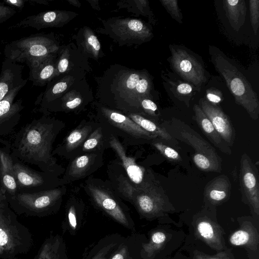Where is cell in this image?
Here are the masks:
<instances>
[{"instance_id":"6da1fadb","label":"cell","mask_w":259,"mask_h":259,"mask_svg":"<svg viewBox=\"0 0 259 259\" xmlns=\"http://www.w3.org/2000/svg\"><path fill=\"white\" fill-rule=\"evenodd\" d=\"M64 127V123L57 119L45 116L34 119L14 135L10 141L11 154L24 163L60 177L65 168L52 155L53 146Z\"/></svg>"},{"instance_id":"7a4b0ae2","label":"cell","mask_w":259,"mask_h":259,"mask_svg":"<svg viewBox=\"0 0 259 259\" xmlns=\"http://www.w3.org/2000/svg\"><path fill=\"white\" fill-rule=\"evenodd\" d=\"M33 239L29 230L19 222L10 207L5 192L0 189V258L16 259L28 253Z\"/></svg>"},{"instance_id":"3957f363","label":"cell","mask_w":259,"mask_h":259,"mask_svg":"<svg viewBox=\"0 0 259 259\" xmlns=\"http://www.w3.org/2000/svg\"><path fill=\"white\" fill-rule=\"evenodd\" d=\"M211 62L224 78L235 102L242 106L253 120L259 116V101L256 93L244 75L218 48L209 46Z\"/></svg>"},{"instance_id":"277c9868","label":"cell","mask_w":259,"mask_h":259,"mask_svg":"<svg viewBox=\"0 0 259 259\" xmlns=\"http://www.w3.org/2000/svg\"><path fill=\"white\" fill-rule=\"evenodd\" d=\"M67 191L66 185H63L38 192H17L14 196L6 198L16 214L42 217L59 208Z\"/></svg>"},{"instance_id":"5b68a950","label":"cell","mask_w":259,"mask_h":259,"mask_svg":"<svg viewBox=\"0 0 259 259\" xmlns=\"http://www.w3.org/2000/svg\"><path fill=\"white\" fill-rule=\"evenodd\" d=\"M120 198L133 204L139 213L148 219L161 218L175 210L159 181L144 189L130 186Z\"/></svg>"},{"instance_id":"8992f818","label":"cell","mask_w":259,"mask_h":259,"mask_svg":"<svg viewBox=\"0 0 259 259\" xmlns=\"http://www.w3.org/2000/svg\"><path fill=\"white\" fill-rule=\"evenodd\" d=\"M86 194L100 209L118 223L128 228L130 221L126 207L109 182L89 177L82 184Z\"/></svg>"},{"instance_id":"52a82bcc","label":"cell","mask_w":259,"mask_h":259,"mask_svg":"<svg viewBox=\"0 0 259 259\" xmlns=\"http://www.w3.org/2000/svg\"><path fill=\"white\" fill-rule=\"evenodd\" d=\"M97 122L106 127L113 136L120 138L125 148L150 144L153 140L158 138L143 129L127 116L115 111L102 109Z\"/></svg>"},{"instance_id":"ba28073f","label":"cell","mask_w":259,"mask_h":259,"mask_svg":"<svg viewBox=\"0 0 259 259\" xmlns=\"http://www.w3.org/2000/svg\"><path fill=\"white\" fill-rule=\"evenodd\" d=\"M18 192H34L63 186L61 178L53 174L37 171L11 154Z\"/></svg>"},{"instance_id":"9c48e42d","label":"cell","mask_w":259,"mask_h":259,"mask_svg":"<svg viewBox=\"0 0 259 259\" xmlns=\"http://www.w3.org/2000/svg\"><path fill=\"white\" fill-rule=\"evenodd\" d=\"M48 39L39 34L13 40L5 47V58L16 63H26L28 65L48 56L50 48Z\"/></svg>"},{"instance_id":"30bf717a","label":"cell","mask_w":259,"mask_h":259,"mask_svg":"<svg viewBox=\"0 0 259 259\" xmlns=\"http://www.w3.org/2000/svg\"><path fill=\"white\" fill-rule=\"evenodd\" d=\"M159 124L173 138L191 146L195 152L193 156H205L222 164L215 149L184 122L172 118Z\"/></svg>"},{"instance_id":"8fae6325","label":"cell","mask_w":259,"mask_h":259,"mask_svg":"<svg viewBox=\"0 0 259 259\" xmlns=\"http://www.w3.org/2000/svg\"><path fill=\"white\" fill-rule=\"evenodd\" d=\"M169 47L171 52L169 62L175 71L199 92L206 81L202 64L186 49L171 45Z\"/></svg>"},{"instance_id":"7c38bea8","label":"cell","mask_w":259,"mask_h":259,"mask_svg":"<svg viewBox=\"0 0 259 259\" xmlns=\"http://www.w3.org/2000/svg\"><path fill=\"white\" fill-rule=\"evenodd\" d=\"M239 175L242 201L247 204L253 216L259 215V180L258 169L248 154L240 159Z\"/></svg>"},{"instance_id":"4fadbf2b","label":"cell","mask_w":259,"mask_h":259,"mask_svg":"<svg viewBox=\"0 0 259 259\" xmlns=\"http://www.w3.org/2000/svg\"><path fill=\"white\" fill-rule=\"evenodd\" d=\"M109 144L137 190L147 188L158 181L150 169L138 165L134 158L126 155L125 148L119 139L112 135Z\"/></svg>"},{"instance_id":"5bb4252c","label":"cell","mask_w":259,"mask_h":259,"mask_svg":"<svg viewBox=\"0 0 259 259\" xmlns=\"http://www.w3.org/2000/svg\"><path fill=\"white\" fill-rule=\"evenodd\" d=\"M103 154L86 153L69 160L61 178L63 185L90 177L104 165Z\"/></svg>"},{"instance_id":"9a60e30c","label":"cell","mask_w":259,"mask_h":259,"mask_svg":"<svg viewBox=\"0 0 259 259\" xmlns=\"http://www.w3.org/2000/svg\"><path fill=\"white\" fill-rule=\"evenodd\" d=\"M28 79L11 90L0 101V136L9 135L18 124L24 109L22 100L14 102L19 92L25 85Z\"/></svg>"},{"instance_id":"2e32d148","label":"cell","mask_w":259,"mask_h":259,"mask_svg":"<svg viewBox=\"0 0 259 259\" xmlns=\"http://www.w3.org/2000/svg\"><path fill=\"white\" fill-rule=\"evenodd\" d=\"M97 124V122L82 121L56 146L52 155H57L68 160L78 156L81 146Z\"/></svg>"},{"instance_id":"e0dca14e","label":"cell","mask_w":259,"mask_h":259,"mask_svg":"<svg viewBox=\"0 0 259 259\" xmlns=\"http://www.w3.org/2000/svg\"><path fill=\"white\" fill-rule=\"evenodd\" d=\"M194 225L195 236L209 247L218 252L227 248L223 228L202 211L197 215Z\"/></svg>"},{"instance_id":"ac0fdd59","label":"cell","mask_w":259,"mask_h":259,"mask_svg":"<svg viewBox=\"0 0 259 259\" xmlns=\"http://www.w3.org/2000/svg\"><path fill=\"white\" fill-rule=\"evenodd\" d=\"M199 106L222 139L231 148L235 140V131L228 116L218 105L204 98L200 99Z\"/></svg>"},{"instance_id":"d6986e66","label":"cell","mask_w":259,"mask_h":259,"mask_svg":"<svg viewBox=\"0 0 259 259\" xmlns=\"http://www.w3.org/2000/svg\"><path fill=\"white\" fill-rule=\"evenodd\" d=\"M4 147L0 148V189H3L7 198L14 196L18 192L15 177L11 145L5 140Z\"/></svg>"},{"instance_id":"ffe728a7","label":"cell","mask_w":259,"mask_h":259,"mask_svg":"<svg viewBox=\"0 0 259 259\" xmlns=\"http://www.w3.org/2000/svg\"><path fill=\"white\" fill-rule=\"evenodd\" d=\"M229 241L232 246L244 247L249 259L251 255H258L259 234L251 222H243L240 227L230 235Z\"/></svg>"},{"instance_id":"44dd1931","label":"cell","mask_w":259,"mask_h":259,"mask_svg":"<svg viewBox=\"0 0 259 259\" xmlns=\"http://www.w3.org/2000/svg\"><path fill=\"white\" fill-rule=\"evenodd\" d=\"M231 183L225 175L219 176L205 186L204 201L214 206L228 201L231 195Z\"/></svg>"},{"instance_id":"7402d4cb","label":"cell","mask_w":259,"mask_h":259,"mask_svg":"<svg viewBox=\"0 0 259 259\" xmlns=\"http://www.w3.org/2000/svg\"><path fill=\"white\" fill-rule=\"evenodd\" d=\"M24 65L5 58L0 73V101L13 89L21 84Z\"/></svg>"},{"instance_id":"603a6c76","label":"cell","mask_w":259,"mask_h":259,"mask_svg":"<svg viewBox=\"0 0 259 259\" xmlns=\"http://www.w3.org/2000/svg\"><path fill=\"white\" fill-rule=\"evenodd\" d=\"M193 109L194 113L193 118L207 139L222 152L231 155L232 154L231 148L217 133L211 122L199 105L195 104Z\"/></svg>"},{"instance_id":"cb8c5ba5","label":"cell","mask_w":259,"mask_h":259,"mask_svg":"<svg viewBox=\"0 0 259 259\" xmlns=\"http://www.w3.org/2000/svg\"><path fill=\"white\" fill-rule=\"evenodd\" d=\"M97 123L96 128L81 146L79 155L89 152L104 153L110 148L109 141L112 134L103 125Z\"/></svg>"},{"instance_id":"d4e9b609","label":"cell","mask_w":259,"mask_h":259,"mask_svg":"<svg viewBox=\"0 0 259 259\" xmlns=\"http://www.w3.org/2000/svg\"><path fill=\"white\" fill-rule=\"evenodd\" d=\"M34 259H67L63 239L59 235H51L43 242Z\"/></svg>"},{"instance_id":"484cf974","label":"cell","mask_w":259,"mask_h":259,"mask_svg":"<svg viewBox=\"0 0 259 259\" xmlns=\"http://www.w3.org/2000/svg\"><path fill=\"white\" fill-rule=\"evenodd\" d=\"M127 115L146 131L157 137L171 147L178 148V141L173 138L159 123L136 114L128 113Z\"/></svg>"},{"instance_id":"4316f807","label":"cell","mask_w":259,"mask_h":259,"mask_svg":"<svg viewBox=\"0 0 259 259\" xmlns=\"http://www.w3.org/2000/svg\"><path fill=\"white\" fill-rule=\"evenodd\" d=\"M223 8L230 25L238 32L245 22L246 13L245 1H224Z\"/></svg>"},{"instance_id":"83f0119b","label":"cell","mask_w":259,"mask_h":259,"mask_svg":"<svg viewBox=\"0 0 259 259\" xmlns=\"http://www.w3.org/2000/svg\"><path fill=\"white\" fill-rule=\"evenodd\" d=\"M48 56L28 65L30 71L28 80L33 85H42L53 74L54 67L48 62Z\"/></svg>"},{"instance_id":"f1b7e54d","label":"cell","mask_w":259,"mask_h":259,"mask_svg":"<svg viewBox=\"0 0 259 259\" xmlns=\"http://www.w3.org/2000/svg\"><path fill=\"white\" fill-rule=\"evenodd\" d=\"M168 236L164 232L156 231L152 233L149 241L142 244L141 255L144 259H153L166 243Z\"/></svg>"},{"instance_id":"f546056e","label":"cell","mask_w":259,"mask_h":259,"mask_svg":"<svg viewBox=\"0 0 259 259\" xmlns=\"http://www.w3.org/2000/svg\"><path fill=\"white\" fill-rule=\"evenodd\" d=\"M151 144L167 160L174 162L182 160L179 153L174 148L165 143L159 138L153 140Z\"/></svg>"},{"instance_id":"4dcf8cb0","label":"cell","mask_w":259,"mask_h":259,"mask_svg":"<svg viewBox=\"0 0 259 259\" xmlns=\"http://www.w3.org/2000/svg\"><path fill=\"white\" fill-rule=\"evenodd\" d=\"M171 85V88L176 93V96L181 101H184L188 107L189 105V100L194 94V89L192 85L188 82H182L180 80L174 82L168 81Z\"/></svg>"},{"instance_id":"1f68e13d","label":"cell","mask_w":259,"mask_h":259,"mask_svg":"<svg viewBox=\"0 0 259 259\" xmlns=\"http://www.w3.org/2000/svg\"><path fill=\"white\" fill-rule=\"evenodd\" d=\"M193 259H236V258L232 253V249L226 248L213 255L207 254L195 250L193 253Z\"/></svg>"},{"instance_id":"d6a6232c","label":"cell","mask_w":259,"mask_h":259,"mask_svg":"<svg viewBox=\"0 0 259 259\" xmlns=\"http://www.w3.org/2000/svg\"><path fill=\"white\" fill-rule=\"evenodd\" d=\"M161 2L171 17L179 23L182 24L183 16L179 8L178 1L177 0H162L161 1Z\"/></svg>"},{"instance_id":"836d02e7","label":"cell","mask_w":259,"mask_h":259,"mask_svg":"<svg viewBox=\"0 0 259 259\" xmlns=\"http://www.w3.org/2000/svg\"><path fill=\"white\" fill-rule=\"evenodd\" d=\"M249 3L251 25L256 35L259 26V1L250 0Z\"/></svg>"},{"instance_id":"e575fe53","label":"cell","mask_w":259,"mask_h":259,"mask_svg":"<svg viewBox=\"0 0 259 259\" xmlns=\"http://www.w3.org/2000/svg\"><path fill=\"white\" fill-rule=\"evenodd\" d=\"M16 13V10L12 7L0 2V24L12 17Z\"/></svg>"},{"instance_id":"d590c367","label":"cell","mask_w":259,"mask_h":259,"mask_svg":"<svg viewBox=\"0 0 259 259\" xmlns=\"http://www.w3.org/2000/svg\"><path fill=\"white\" fill-rule=\"evenodd\" d=\"M207 101L209 102L217 105L222 100V94L217 89H209L206 91Z\"/></svg>"},{"instance_id":"8d00e7d4","label":"cell","mask_w":259,"mask_h":259,"mask_svg":"<svg viewBox=\"0 0 259 259\" xmlns=\"http://www.w3.org/2000/svg\"><path fill=\"white\" fill-rule=\"evenodd\" d=\"M128 256L127 247L123 245L107 259H127Z\"/></svg>"},{"instance_id":"74e56055","label":"cell","mask_w":259,"mask_h":259,"mask_svg":"<svg viewBox=\"0 0 259 259\" xmlns=\"http://www.w3.org/2000/svg\"><path fill=\"white\" fill-rule=\"evenodd\" d=\"M2 2L11 7H12L13 8H16L21 10L24 7L27 0H4Z\"/></svg>"},{"instance_id":"f35d334b","label":"cell","mask_w":259,"mask_h":259,"mask_svg":"<svg viewBox=\"0 0 259 259\" xmlns=\"http://www.w3.org/2000/svg\"><path fill=\"white\" fill-rule=\"evenodd\" d=\"M148 87V81L146 78H141L137 83L136 89L139 93L144 94L147 92Z\"/></svg>"},{"instance_id":"ab89813d","label":"cell","mask_w":259,"mask_h":259,"mask_svg":"<svg viewBox=\"0 0 259 259\" xmlns=\"http://www.w3.org/2000/svg\"><path fill=\"white\" fill-rule=\"evenodd\" d=\"M128 26L129 28L134 31H141L144 27L141 21L138 20H131L128 22Z\"/></svg>"},{"instance_id":"60d3db41","label":"cell","mask_w":259,"mask_h":259,"mask_svg":"<svg viewBox=\"0 0 259 259\" xmlns=\"http://www.w3.org/2000/svg\"><path fill=\"white\" fill-rule=\"evenodd\" d=\"M140 79V76L138 74L136 73L131 74L126 81L127 87L130 89L136 88V85Z\"/></svg>"},{"instance_id":"b9f144b4","label":"cell","mask_w":259,"mask_h":259,"mask_svg":"<svg viewBox=\"0 0 259 259\" xmlns=\"http://www.w3.org/2000/svg\"><path fill=\"white\" fill-rule=\"evenodd\" d=\"M67 88V84L65 82H59L54 85L50 91V94L56 95L64 92Z\"/></svg>"},{"instance_id":"7bdbcfd3","label":"cell","mask_w":259,"mask_h":259,"mask_svg":"<svg viewBox=\"0 0 259 259\" xmlns=\"http://www.w3.org/2000/svg\"><path fill=\"white\" fill-rule=\"evenodd\" d=\"M113 246L112 244H110L107 247H104L91 259H107L106 258V254L108 253L110 249L113 247Z\"/></svg>"},{"instance_id":"ee69618b","label":"cell","mask_w":259,"mask_h":259,"mask_svg":"<svg viewBox=\"0 0 259 259\" xmlns=\"http://www.w3.org/2000/svg\"><path fill=\"white\" fill-rule=\"evenodd\" d=\"M88 41L89 44L91 45L96 51H99L100 49V42L95 36H90L88 39Z\"/></svg>"},{"instance_id":"f6af8a7d","label":"cell","mask_w":259,"mask_h":259,"mask_svg":"<svg viewBox=\"0 0 259 259\" xmlns=\"http://www.w3.org/2000/svg\"><path fill=\"white\" fill-rule=\"evenodd\" d=\"M81 102V100L79 98H76L71 101L67 102L66 103V106L70 109H75L80 104Z\"/></svg>"},{"instance_id":"bcb514c9","label":"cell","mask_w":259,"mask_h":259,"mask_svg":"<svg viewBox=\"0 0 259 259\" xmlns=\"http://www.w3.org/2000/svg\"><path fill=\"white\" fill-rule=\"evenodd\" d=\"M68 61L66 58L61 59L58 65V69L60 73L64 72L68 67Z\"/></svg>"},{"instance_id":"7dc6e473","label":"cell","mask_w":259,"mask_h":259,"mask_svg":"<svg viewBox=\"0 0 259 259\" xmlns=\"http://www.w3.org/2000/svg\"><path fill=\"white\" fill-rule=\"evenodd\" d=\"M1 54H2V53H1V51H0V55H1Z\"/></svg>"}]
</instances>
